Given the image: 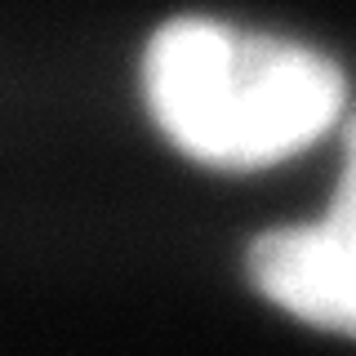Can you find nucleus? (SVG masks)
Instances as JSON below:
<instances>
[{"label": "nucleus", "instance_id": "nucleus-3", "mask_svg": "<svg viewBox=\"0 0 356 356\" xmlns=\"http://www.w3.org/2000/svg\"><path fill=\"white\" fill-rule=\"evenodd\" d=\"M334 209H348L356 214V125L348 134V156H343V183H339V196H334Z\"/></svg>", "mask_w": 356, "mask_h": 356}, {"label": "nucleus", "instance_id": "nucleus-1", "mask_svg": "<svg viewBox=\"0 0 356 356\" xmlns=\"http://www.w3.org/2000/svg\"><path fill=\"white\" fill-rule=\"evenodd\" d=\"M143 94L178 152L263 170L303 152L343 111V72L321 49L218 18H174L147 40Z\"/></svg>", "mask_w": 356, "mask_h": 356}, {"label": "nucleus", "instance_id": "nucleus-2", "mask_svg": "<svg viewBox=\"0 0 356 356\" xmlns=\"http://www.w3.org/2000/svg\"><path fill=\"white\" fill-rule=\"evenodd\" d=\"M250 267L289 316L356 339V214L330 209L321 222L272 232L250 250Z\"/></svg>", "mask_w": 356, "mask_h": 356}]
</instances>
